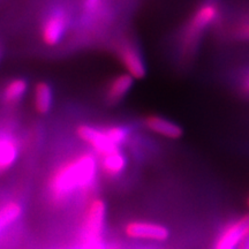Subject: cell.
<instances>
[{
    "label": "cell",
    "mask_w": 249,
    "mask_h": 249,
    "mask_svg": "<svg viewBox=\"0 0 249 249\" xmlns=\"http://www.w3.org/2000/svg\"><path fill=\"white\" fill-rule=\"evenodd\" d=\"M76 134L83 142H86L95 151L98 157H102V156L117 150V149H121L112 143L105 126L97 127L91 126V124H80L76 128Z\"/></svg>",
    "instance_id": "obj_6"
},
{
    "label": "cell",
    "mask_w": 249,
    "mask_h": 249,
    "mask_svg": "<svg viewBox=\"0 0 249 249\" xmlns=\"http://www.w3.org/2000/svg\"><path fill=\"white\" fill-rule=\"evenodd\" d=\"M27 88L28 83L24 79L11 80L2 90V101L8 105L17 104L22 99L27 91Z\"/></svg>",
    "instance_id": "obj_16"
},
{
    "label": "cell",
    "mask_w": 249,
    "mask_h": 249,
    "mask_svg": "<svg viewBox=\"0 0 249 249\" xmlns=\"http://www.w3.org/2000/svg\"><path fill=\"white\" fill-rule=\"evenodd\" d=\"M117 54L126 73L134 80H141L147 75V64L139 46L133 40L127 38L121 40L117 48Z\"/></svg>",
    "instance_id": "obj_5"
},
{
    "label": "cell",
    "mask_w": 249,
    "mask_h": 249,
    "mask_svg": "<svg viewBox=\"0 0 249 249\" xmlns=\"http://www.w3.org/2000/svg\"><path fill=\"white\" fill-rule=\"evenodd\" d=\"M98 160L92 152L76 155L55 167L48 181V194L52 203L62 205L77 194H88L95 186Z\"/></svg>",
    "instance_id": "obj_1"
},
{
    "label": "cell",
    "mask_w": 249,
    "mask_h": 249,
    "mask_svg": "<svg viewBox=\"0 0 249 249\" xmlns=\"http://www.w3.org/2000/svg\"><path fill=\"white\" fill-rule=\"evenodd\" d=\"M124 234L129 239H135V240L165 241L169 239L170 231L167 227L160 224L135 220L126 224Z\"/></svg>",
    "instance_id": "obj_7"
},
{
    "label": "cell",
    "mask_w": 249,
    "mask_h": 249,
    "mask_svg": "<svg viewBox=\"0 0 249 249\" xmlns=\"http://www.w3.org/2000/svg\"><path fill=\"white\" fill-rule=\"evenodd\" d=\"M134 86V79L129 74L123 73L114 76L105 90V101L108 104H118L128 95Z\"/></svg>",
    "instance_id": "obj_12"
},
{
    "label": "cell",
    "mask_w": 249,
    "mask_h": 249,
    "mask_svg": "<svg viewBox=\"0 0 249 249\" xmlns=\"http://www.w3.org/2000/svg\"><path fill=\"white\" fill-rule=\"evenodd\" d=\"M219 0H202L189 14L180 33V45L183 52H194L202 37L220 17Z\"/></svg>",
    "instance_id": "obj_2"
},
{
    "label": "cell",
    "mask_w": 249,
    "mask_h": 249,
    "mask_svg": "<svg viewBox=\"0 0 249 249\" xmlns=\"http://www.w3.org/2000/svg\"><path fill=\"white\" fill-rule=\"evenodd\" d=\"M143 124L150 132L167 139H180L183 134L182 128L178 124L173 123V121L166 119L164 117L156 116V114L145 117Z\"/></svg>",
    "instance_id": "obj_11"
},
{
    "label": "cell",
    "mask_w": 249,
    "mask_h": 249,
    "mask_svg": "<svg viewBox=\"0 0 249 249\" xmlns=\"http://www.w3.org/2000/svg\"><path fill=\"white\" fill-rule=\"evenodd\" d=\"M20 151V144L17 136L12 133L0 132V173L9 170L17 161Z\"/></svg>",
    "instance_id": "obj_10"
},
{
    "label": "cell",
    "mask_w": 249,
    "mask_h": 249,
    "mask_svg": "<svg viewBox=\"0 0 249 249\" xmlns=\"http://www.w3.org/2000/svg\"><path fill=\"white\" fill-rule=\"evenodd\" d=\"M23 213V208L18 202L11 201L0 207V234L17 222Z\"/></svg>",
    "instance_id": "obj_15"
},
{
    "label": "cell",
    "mask_w": 249,
    "mask_h": 249,
    "mask_svg": "<svg viewBox=\"0 0 249 249\" xmlns=\"http://www.w3.org/2000/svg\"><path fill=\"white\" fill-rule=\"evenodd\" d=\"M70 14L64 7L51 9L40 27V36L48 46H55L61 42L70 28Z\"/></svg>",
    "instance_id": "obj_4"
},
{
    "label": "cell",
    "mask_w": 249,
    "mask_h": 249,
    "mask_svg": "<svg viewBox=\"0 0 249 249\" xmlns=\"http://www.w3.org/2000/svg\"><path fill=\"white\" fill-rule=\"evenodd\" d=\"M81 9L82 27H96L110 17V0H82Z\"/></svg>",
    "instance_id": "obj_8"
},
{
    "label": "cell",
    "mask_w": 249,
    "mask_h": 249,
    "mask_svg": "<svg viewBox=\"0 0 249 249\" xmlns=\"http://www.w3.org/2000/svg\"><path fill=\"white\" fill-rule=\"evenodd\" d=\"M249 230V214L227 224L218 236L214 249H235L242 234Z\"/></svg>",
    "instance_id": "obj_9"
},
{
    "label": "cell",
    "mask_w": 249,
    "mask_h": 249,
    "mask_svg": "<svg viewBox=\"0 0 249 249\" xmlns=\"http://www.w3.org/2000/svg\"><path fill=\"white\" fill-rule=\"evenodd\" d=\"M247 205H248V208H249V196H248V200H247Z\"/></svg>",
    "instance_id": "obj_20"
},
{
    "label": "cell",
    "mask_w": 249,
    "mask_h": 249,
    "mask_svg": "<svg viewBox=\"0 0 249 249\" xmlns=\"http://www.w3.org/2000/svg\"><path fill=\"white\" fill-rule=\"evenodd\" d=\"M245 88H246V90H247V91H249V79L246 81V83H245Z\"/></svg>",
    "instance_id": "obj_19"
},
{
    "label": "cell",
    "mask_w": 249,
    "mask_h": 249,
    "mask_svg": "<svg viewBox=\"0 0 249 249\" xmlns=\"http://www.w3.org/2000/svg\"><path fill=\"white\" fill-rule=\"evenodd\" d=\"M231 35L236 40L249 43V11L244 12L236 18L231 29Z\"/></svg>",
    "instance_id": "obj_17"
},
{
    "label": "cell",
    "mask_w": 249,
    "mask_h": 249,
    "mask_svg": "<svg viewBox=\"0 0 249 249\" xmlns=\"http://www.w3.org/2000/svg\"><path fill=\"white\" fill-rule=\"evenodd\" d=\"M107 219V203L103 198L96 197L87 207L80 229V238L82 244L102 241Z\"/></svg>",
    "instance_id": "obj_3"
},
{
    "label": "cell",
    "mask_w": 249,
    "mask_h": 249,
    "mask_svg": "<svg viewBox=\"0 0 249 249\" xmlns=\"http://www.w3.org/2000/svg\"><path fill=\"white\" fill-rule=\"evenodd\" d=\"M36 111L39 114H48L53 104V91L51 86L46 82H39L35 87V97H34Z\"/></svg>",
    "instance_id": "obj_14"
},
{
    "label": "cell",
    "mask_w": 249,
    "mask_h": 249,
    "mask_svg": "<svg viewBox=\"0 0 249 249\" xmlns=\"http://www.w3.org/2000/svg\"><path fill=\"white\" fill-rule=\"evenodd\" d=\"M98 164L101 165L103 174L113 179L118 178L126 171L128 160H127V156L121 151V149H117L99 157Z\"/></svg>",
    "instance_id": "obj_13"
},
{
    "label": "cell",
    "mask_w": 249,
    "mask_h": 249,
    "mask_svg": "<svg viewBox=\"0 0 249 249\" xmlns=\"http://www.w3.org/2000/svg\"><path fill=\"white\" fill-rule=\"evenodd\" d=\"M235 249H249V230L242 234Z\"/></svg>",
    "instance_id": "obj_18"
}]
</instances>
